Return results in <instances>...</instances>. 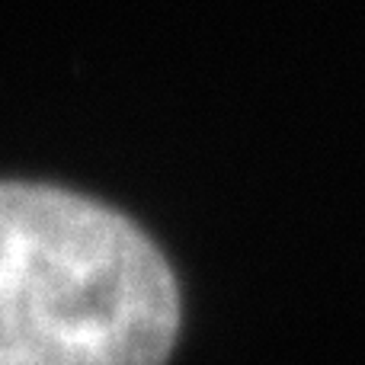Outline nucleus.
Returning <instances> with one entry per match:
<instances>
[{"instance_id": "f257e3e1", "label": "nucleus", "mask_w": 365, "mask_h": 365, "mask_svg": "<svg viewBox=\"0 0 365 365\" xmlns=\"http://www.w3.org/2000/svg\"><path fill=\"white\" fill-rule=\"evenodd\" d=\"M180 289L119 212L0 182V365H164Z\"/></svg>"}]
</instances>
